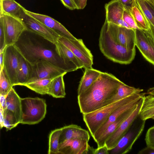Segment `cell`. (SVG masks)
Here are the masks:
<instances>
[{
	"label": "cell",
	"mask_w": 154,
	"mask_h": 154,
	"mask_svg": "<svg viewBox=\"0 0 154 154\" xmlns=\"http://www.w3.org/2000/svg\"><path fill=\"white\" fill-rule=\"evenodd\" d=\"M147 93L148 94L154 95V87L150 88L148 90Z\"/></svg>",
	"instance_id": "7dc6e473"
},
{
	"label": "cell",
	"mask_w": 154,
	"mask_h": 154,
	"mask_svg": "<svg viewBox=\"0 0 154 154\" xmlns=\"http://www.w3.org/2000/svg\"><path fill=\"white\" fill-rule=\"evenodd\" d=\"M23 10L27 14L54 31L60 37L70 39H76L62 24L52 18L46 15L29 11L24 8Z\"/></svg>",
	"instance_id": "2e32d148"
},
{
	"label": "cell",
	"mask_w": 154,
	"mask_h": 154,
	"mask_svg": "<svg viewBox=\"0 0 154 154\" xmlns=\"http://www.w3.org/2000/svg\"><path fill=\"white\" fill-rule=\"evenodd\" d=\"M0 127L2 128H3V109L1 108H0Z\"/></svg>",
	"instance_id": "ee69618b"
},
{
	"label": "cell",
	"mask_w": 154,
	"mask_h": 154,
	"mask_svg": "<svg viewBox=\"0 0 154 154\" xmlns=\"http://www.w3.org/2000/svg\"><path fill=\"white\" fill-rule=\"evenodd\" d=\"M138 154H154V148L146 146V147L142 149L138 153Z\"/></svg>",
	"instance_id": "ab89813d"
},
{
	"label": "cell",
	"mask_w": 154,
	"mask_h": 154,
	"mask_svg": "<svg viewBox=\"0 0 154 154\" xmlns=\"http://www.w3.org/2000/svg\"><path fill=\"white\" fill-rule=\"evenodd\" d=\"M88 140L77 138L68 140L59 144V150L60 154H92L93 148L90 146Z\"/></svg>",
	"instance_id": "e0dca14e"
},
{
	"label": "cell",
	"mask_w": 154,
	"mask_h": 154,
	"mask_svg": "<svg viewBox=\"0 0 154 154\" xmlns=\"http://www.w3.org/2000/svg\"><path fill=\"white\" fill-rule=\"evenodd\" d=\"M101 72L92 68H85L78 89V95L87 90L98 78Z\"/></svg>",
	"instance_id": "7402d4cb"
},
{
	"label": "cell",
	"mask_w": 154,
	"mask_h": 154,
	"mask_svg": "<svg viewBox=\"0 0 154 154\" xmlns=\"http://www.w3.org/2000/svg\"><path fill=\"white\" fill-rule=\"evenodd\" d=\"M154 118V117H153L152 118V119H153V118Z\"/></svg>",
	"instance_id": "681fc988"
},
{
	"label": "cell",
	"mask_w": 154,
	"mask_h": 154,
	"mask_svg": "<svg viewBox=\"0 0 154 154\" xmlns=\"http://www.w3.org/2000/svg\"><path fill=\"white\" fill-rule=\"evenodd\" d=\"M4 49L3 51H0V71L2 69L3 66L4 56Z\"/></svg>",
	"instance_id": "7bdbcfd3"
},
{
	"label": "cell",
	"mask_w": 154,
	"mask_h": 154,
	"mask_svg": "<svg viewBox=\"0 0 154 154\" xmlns=\"http://www.w3.org/2000/svg\"><path fill=\"white\" fill-rule=\"evenodd\" d=\"M144 1L146 6L154 17V6L146 0H144Z\"/></svg>",
	"instance_id": "b9f144b4"
},
{
	"label": "cell",
	"mask_w": 154,
	"mask_h": 154,
	"mask_svg": "<svg viewBox=\"0 0 154 154\" xmlns=\"http://www.w3.org/2000/svg\"><path fill=\"white\" fill-rule=\"evenodd\" d=\"M6 109L14 113L21 120V98L12 87L6 96Z\"/></svg>",
	"instance_id": "44dd1931"
},
{
	"label": "cell",
	"mask_w": 154,
	"mask_h": 154,
	"mask_svg": "<svg viewBox=\"0 0 154 154\" xmlns=\"http://www.w3.org/2000/svg\"><path fill=\"white\" fill-rule=\"evenodd\" d=\"M32 74V65L21 54L20 64L17 73L15 86H23L29 81Z\"/></svg>",
	"instance_id": "ffe728a7"
},
{
	"label": "cell",
	"mask_w": 154,
	"mask_h": 154,
	"mask_svg": "<svg viewBox=\"0 0 154 154\" xmlns=\"http://www.w3.org/2000/svg\"><path fill=\"white\" fill-rule=\"evenodd\" d=\"M130 11L137 28L144 31L148 30L149 29L148 23L142 13L137 5L136 0Z\"/></svg>",
	"instance_id": "f1b7e54d"
},
{
	"label": "cell",
	"mask_w": 154,
	"mask_h": 154,
	"mask_svg": "<svg viewBox=\"0 0 154 154\" xmlns=\"http://www.w3.org/2000/svg\"><path fill=\"white\" fill-rule=\"evenodd\" d=\"M56 44L60 52L65 58L73 63L78 69L83 68L82 62L69 49L58 40Z\"/></svg>",
	"instance_id": "4dcf8cb0"
},
{
	"label": "cell",
	"mask_w": 154,
	"mask_h": 154,
	"mask_svg": "<svg viewBox=\"0 0 154 154\" xmlns=\"http://www.w3.org/2000/svg\"><path fill=\"white\" fill-rule=\"evenodd\" d=\"M108 30L113 39L116 42L128 48H135V29L119 26L106 21Z\"/></svg>",
	"instance_id": "30bf717a"
},
{
	"label": "cell",
	"mask_w": 154,
	"mask_h": 154,
	"mask_svg": "<svg viewBox=\"0 0 154 154\" xmlns=\"http://www.w3.org/2000/svg\"><path fill=\"white\" fill-rule=\"evenodd\" d=\"M61 128L60 143L66 140L77 138L84 139L88 141L89 140L90 136L88 132L77 125L71 124Z\"/></svg>",
	"instance_id": "d6986e66"
},
{
	"label": "cell",
	"mask_w": 154,
	"mask_h": 154,
	"mask_svg": "<svg viewBox=\"0 0 154 154\" xmlns=\"http://www.w3.org/2000/svg\"><path fill=\"white\" fill-rule=\"evenodd\" d=\"M20 56L21 54L14 45L7 46L4 48L2 68L5 70L13 87L15 86L17 73L20 64Z\"/></svg>",
	"instance_id": "8fae6325"
},
{
	"label": "cell",
	"mask_w": 154,
	"mask_h": 154,
	"mask_svg": "<svg viewBox=\"0 0 154 154\" xmlns=\"http://www.w3.org/2000/svg\"><path fill=\"white\" fill-rule=\"evenodd\" d=\"M130 11L126 9H125L123 14V20L127 23L130 28L133 29H138L136 26Z\"/></svg>",
	"instance_id": "836d02e7"
},
{
	"label": "cell",
	"mask_w": 154,
	"mask_h": 154,
	"mask_svg": "<svg viewBox=\"0 0 154 154\" xmlns=\"http://www.w3.org/2000/svg\"><path fill=\"white\" fill-rule=\"evenodd\" d=\"M32 66V74L28 82L38 79H53L67 73L47 62H39Z\"/></svg>",
	"instance_id": "9a60e30c"
},
{
	"label": "cell",
	"mask_w": 154,
	"mask_h": 154,
	"mask_svg": "<svg viewBox=\"0 0 154 154\" xmlns=\"http://www.w3.org/2000/svg\"><path fill=\"white\" fill-rule=\"evenodd\" d=\"M109 150L106 146L105 145L100 147H97L96 149H94L93 154H109Z\"/></svg>",
	"instance_id": "74e56055"
},
{
	"label": "cell",
	"mask_w": 154,
	"mask_h": 154,
	"mask_svg": "<svg viewBox=\"0 0 154 154\" xmlns=\"http://www.w3.org/2000/svg\"><path fill=\"white\" fill-rule=\"evenodd\" d=\"M135 94L93 112L83 114V120L92 137L113 112L131 99Z\"/></svg>",
	"instance_id": "5b68a950"
},
{
	"label": "cell",
	"mask_w": 154,
	"mask_h": 154,
	"mask_svg": "<svg viewBox=\"0 0 154 154\" xmlns=\"http://www.w3.org/2000/svg\"><path fill=\"white\" fill-rule=\"evenodd\" d=\"M12 87L11 82L2 68L0 71V94L7 95Z\"/></svg>",
	"instance_id": "d6a6232c"
},
{
	"label": "cell",
	"mask_w": 154,
	"mask_h": 154,
	"mask_svg": "<svg viewBox=\"0 0 154 154\" xmlns=\"http://www.w3.org/2000/svg\"><path fill=\"white\" fill-rule=\"evenodd\" d=\"M58 40L69 49L82 62L83 68H91L93 65V56L81 39H70L60 37Z\"/></svg>",
	"instance_id": "9c48e42d"
},
{
	"label": "cell",
	"mask_w": 154,
	"mask_h": 154,
	"mask_svg": "<svg viewBox=\"0 0 154 154\" xmlns=\"http://www.w3.org/2000/svg\"><path fill=\"white\" fill-rule=\"evenodd\" d=\"M148 94L143 97L139 114L141 119L145 121L154 116V95Z\"/></svg>",
	"instance_id": "484cf974"
},
{
	"label": "cell",
	"mask_w": 154,
	"mask_h": 154,
	"mask_svg": "<svg viewBox=\"0 0 154 154\" xmlns=\"http://www.w3.org/2000/svg\"><path fill=\"white\" fill-rule=\"evenodd\" d=\"M21 110L20 123L38 124L44 119L46 114L45 100L38 97L21 98Z\"/></svg>",
	"instance_id": "277c9868"
},
{
	"label": "cell",
	"mask_w": 154,
	"mask_h": 154,
	"mask_svg": "<svg viewBox=\"0 0 154 154\" xmlns=\"http://www.w3.org/2000/svg\"><path fill=\"white\" fill-rule=\"evenodd\" d=\"M5 46V34L3 20L0 16V51H3Z\"/></svg>",
	"instance_id": "d590c367"
},
{
	"label": "cell",
	"mask_w": 154,
	"mask_h": 154,
	"mask_svg": "<svg viewBox=\"0 0 154 154\" xmlns=\"http://www.w3.org/2000/svg\"><path fill=\"white\" fill-rule=\"evenodd\" d=\"M75 5L77 9H80V1L79 0H72Z\"/></svg>",
	"instance_id": "bcb514c9"
},
{
	"label": "cell",
	"mask_w": 154,
	"mask_h": 154,
	"mask_svg": "<svg viewBox=\"0 0 154 154\" xmlns=\"http://www.w3.org/2000/svg\"><path fill=\"white\" fill-rule=\"evenodd\" d=\"M5 34V46L14 45L23 32L26 30V26L19 18L0 12Z\"/></svg>",
	"instance_id": "52a82bcc"
},
{
	"label": "cell",
	"mask_w": 154,
	"mask_h": 154,
	"mask_svg": "<svg viewBox=\"0 0 154 154\" xmlns=\"http://www.w3.org/2000/svg\"><path fill=\"white\" fill-rule=\"evenodd\" d=\"M6 96L0 94V107L3 110L6 109Z\"/></svg>",
	"instance_id": "60d3db41"
},
{
	"label": "cell",
	"mask_w": 154,
	"mask_h": 154,
	"mask_svg": "<svg viewBox=\"0 0 154 154\" xmlns=\"http://www.w3.org/2000/svg\"><path fill=\"white\" fill-rule=\"evenodd\" d=\"M0 12H4L19 18L23 7L14 0L0 1Z\"/></svg>",
	"instance_id": "83f0119b"
},
{
	"label": "cell",
	"mask_w": 154,
	"mask_h": 154,
	"mask_svg": "<svg viewBox=\"0 0 154 154\" xmlns=\"http://www.w3.org/2000/svg\"><path fill=\"white\" fill-rule=\"evenodd\" d=\"M122 82L113 75L102 72L87 90L78 95L80 112L83 114L91 112L108 105Z\"/></svg>",
	"instance_id": "7a4b0ae2"
},
{
	"label": "cell",
	"mask_w": 154,
	"mask_h": 154,
	"mask_svg": "<svg viewBox=\"0 0 154 154\" xmlns=\"http://www.w3.org/2000/svg\"><path fill=\"white\" fill-rule=\"evenodd\" d=\"M105 20L119 26L125 27L123 16L125 8L120 0H111L105 5Z\"/></svg>",
	"instance_id": "ac0fdd59"
},
{
	"label": "cell",
	"mask_w": 154,
	"mask_h": 154,
	"mask_svg": "<svg viewBox=\"0 0 154 154\" xmlns=\"http://www.w3.org/2000/svg\"><path fill=\"white\" fill-rule=\"evenodd\" d=\"M87 0H79L80 9H83L87 5Z\"/></svg>",
	"instance_id": "f6af8a7d"
},
{
	"label": "cell",
	"mask_w": 154,
	"mask_h": 154,
	"mask_svg": "<svg viewBox=\"0 0 154 154\" xmlns=\"http://www.w3.org/2000/svg\"><path fill=\"white\" fill-rule=\"evenodd\" d=\"M62 128H57L52 131L49 138L48 154H59V140Z\"/></svg>",
	"instance_id": "f546056e"
},
{
	"label": "cell",
	"mask_w": 154,
	"mask_h": 154,
	"mask_svg": "<svg viewBox=\"0 0 154 154\" xmlns=\"http://www.w3.org/2000/svg\"><path fill=\"white\" fill-rule=\"evenodd\" d=\"M145 141L146 146L154 148V126L148 129L146 134Z\"/></svg>",
	"instance_id": "e575fe53"
},
{
	"label": "cell",
	"mask_w": 154,
	"mask_h": 154,
	"mask_svg": "<svg viewBox=\"0 0 154 154\" xmlns=\"http://www.w3.org/2000/svg\"><path fill=\"white\" fill-rule=\"evenodd\" d=\"M143 91L142 89L130 86L122 82L119 86L116 94L109 100L108 105L120 100L134 94L140 93Z\"/></svg>",
	"instance_id": "d4e9b609"
},
{
	"label": "cell",
	"mask_w": 154,
	"mask_h": 154,
	"mask_svg": "<svg viewBox=\"0 0 154 154\" xmlns=\"http://www.w3.org/2000/svg\"><path fill=\"white\" fill-rule=\"evenodd\" d=\"M63 5L70 10L77 9V8L72 0H60Z\"/></svg>",
	"instance_id": "8d00e7d4"
},
{
	"label": "cell",
	"mask_w": 154,
	"mask_h": 154,
	"mask_svg": "<svg viewBox=\"0 0 154 154\" xmlns=\"http://www.w3.org/2000/svg\"><path fill=\"white\" fill-rule=\"evenodd\" d=\"M153 119H154V118Z\"/></svg>",
	"instance_id": "f907efd6"
},
{
	"label": "cell",
	"mask_w": 154,
	"mask_h": 154,
	"mask_svg": "<svg viewBox=\"0 0 154 154\" xmlns=\"http://www.w3.org/2000/svg\"><path fill=\"white\" fill-rule=\"evenodd\" d=\"M125 9L130 10L135 0H120Z\"/></svg>",
	"instance_id": "f35d334b"
},
{
	"label": "cell",
	"mask_w": 154,
	"mask_h": 154,
	"mask_svg": "<svg viewBox=\"0 0 154 154\" xmlns=\"http://www.w3.org/2000/svg\"><path fill=\"white\" fill-rule=\"evenodd\" d=\"M53 79H37L28 82L23 86L39 94H48L50 84Z\"/></svg>",
	"instance_id": "4316f807"
},
{
	"label": "cell",
	"mask_w": 154,
	"mask_h": 154,
	"mask_svg": "<svg viewBox=\"0 0 154 154\" xmlns=\"http://www.w3.org/2000/svg\"><path fill=\"white\" fill-rule=\"evenodd\" d=\"M23 8L19 18L25 24L26 30L55 43L60 37L54 31L26 13L24 11Z\"/></svg>",
	"instance_id": "7c38bea8"
},
{
	"label": "cell",
	"mask_w": 154,
	"mask_h": 154,
	"mask_svg": "<svg viewBox=\"0 0 154 154\" xmlns=\"http://www.w3.org/2000/svg\"><path fill=\"white\" fill-rule=\"evenodd\" d=\"M132 112L124 115L108 126L101 136L95 142L97 144V147H101L105 145L106 141L107 139Z\"/></svg>",
	"instance_id": "603a6c76"
},
{
	"label": "cell",
	"mask_w": 154,
	"mask_h": 154,
	"mask_svg": "<svg viewBox=\"0 0 154 154\" xmlns=\"http://www.w3.org/2000/svg\"><path fill=\"white\" fill-rule=\"evenodd\" d=\"M2 0H0V1H2Z\"/></svg>",
	"instance_id": "816d5d0a"
},
{
	"label": "cell",
	"mask_w": 154,
	"mask_h": 154,
	"mask_svg": "<svg viewBox=\"0 0 154 154\" xmlns=\"http://www.w3.org/2000/svg\"><path fill=\"white\" fill-rule=\"evenodd\" d=\"M146 121L140 115L134 121L127 133L120 139L116 146L109 150L111 154H125L129 152L142 133Z\"/></svg>",
	"instance_id": "8992f818"
},
{
	"label": "cell",
	"mask_w": 154,
	"mask_h": 154,
	"mask_svg": "<svg viewBox=\"0 0 154 154\" xmlns=\"http://www.w3.org/2000/svg\"><path fill=\"white\" fill-rule=\"evenodd\" d=\"M143 97L140 100L131 114L121 124L106 141L105 145L109 151L116 146L120 139L127 133L134 121L139 115Z\"/></svg>",
	"instance_id": "4fadbf2b"
},
{
	"label": "cell",
	"mask_w": 154,
	"mask_h": 154,
	"mask_svg": "<svg viewBox=\"0 0 154 154\" xmlns=\"http://www.w3.org/2000/svg\"><path fill=\"white\" fill-rule=\"evenodd\" d=\"M14 45L31 65L45 61L67 72L78 69L73 63L62 55L56 42L27 30L23 32Z\"/></svg>",
	"instance_id": "6da1fadb"
},
{
	"label": "cell",
	"mask_w": 154,
	"mask_h": 154,
	"mask_svg": "<svg viewBox=\"0 0 154 154\" xmlns=\"http://www.w3.org/2000/svg\"><path fill=\"white\" fill-rule=\"evenodd\" d=\"M3 127L8 130H11L19 123L20 121L13 112L7 109L3 110Z\"/></svg>",
	"instance_id": "1f68e13d"
},
{
	"label": "cell",
	"mask_w": 154,
	"mask_h": 154,
	"mask_svg": "<svg viewBox=\"0 0 154 154\" xmlns=\"http://www.w3.org/2000/svg\"><path fill=\"white\" fill-rule=\"evenodd\" d=\"M136 46L148 61L154 65V39L147 31L135 29Z\"/></svg>",
	"instance_id": "5bb4252c"
},
{
	"label": "cell",
	"mask_w": 154,
	"mask_h": 154,
	"mask_svg": "<svg viewBox=\"0 0 154 154\" xmlns=\"http://www.w3.org/2000/svg\"><path fill=\"white\" fill-rule=\"evenodd\" d=\"M145 93H137L130 100L117 108L111 114L106 121L97 131L92 137L96 142L110 124L116 121L124 115L132 112L135 109Z\"/></svg>",
	"instance_id": "ba28073f"
},
{
	"label": "cell",
	"mask_w": 154,
	"mask_h": 154,
	"mask_svg": "<svg viewBox=\"0 0 154 154\" xmlns=\"http://www.w3.org/2000/svg\"><path fill=\"white\" fill-rule=\"evenodd\" d=\"M99 42L101 52L114 62L128 64L130 63L135 57V48H128L116 42L108 30L105 20L100 31Z\"/></svg>",
	"instance_id": "3957f363"
},
{
	"label": "cell",
	"mask_w": 154,
	"mask_h": 154,
	"mask_svg": "<svg viewBox=\"0 0 154 154\" xmlns=\"http://www.w3.org/2000/svg\"><path fill=\"white\" fill-rule=\"evenodd\" d=\"M154 6V0H146Z\"/></svg>",
	"instance_id": "c3c4849f"
},
{
	"label": "cell",
	"mask_w": 154,
	"mask_h": 154,
	"mask_svg": "<svg viewBox=\"0 0 154 154\" xmlns=\"http://www.w3.org/2000/svg\"><path fill=\"white\" fill-rule=\"evenodd\" d=\"M64 75L57 76L52 80L48 94L56 98H63L65 97V84L63 80Z\"/></svg>",
	"instance_id": "cb8c5ba5"
}]
</instances>
